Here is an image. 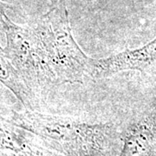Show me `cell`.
Wrapping results in <instances>:
<instances>
[{"label": "cell", "mask_w": 156, "mask_h": 156, "mask_svg": "<svg viewBox=\"0 0 156 156\" xmlns=\"http://www.w3.org/2000/svg\"><path fill=\"white\" fill-rule=\"evenodd\" d=\"M155 139L154 122L146 118L131 125L123 138L120 156H148Z\"/></svg>", "instance_id": "8992f818"}, {"label": "cell", "mask_w": 156, "mask_h": 156, "mask_svg": "<svg viewBox=\"0 0 156 156\" xmlns=\"http://www.w3.org/2000/svg\"><path fill=\"white\" fill-rule=\"evenodd\" d=\"M7 8V5H6L5 3H3L1 0H0V18L1 17L3 16V14H5V9Z\"/></svg>", "instance_id": "ba28073f"}, {"label": "cell", "mask_w": 156, "mask_h": 156, "mask_svg": "<svg viewBox=\"0 0 156 156\" xmlns=\"http://www.w3.org/2000/svg\"><path fill=\"white\" fill-rule=\"evenodd\" d=\"M0 156H49L5 117H0Z\"/></svg>", "instance_id": "5b68a950"}, {"label": "cell", "mask_w": 156, "mask_h": 156, "mask_svg": "<svg viewBox=\"0 0 156 156\" xmlns=\"http://www.w3.org/2000/svg\"><path fill=\"white\" fill-rule=\"evenodd\" d=\"M35 30L56 79L82 83L89 75L92 58L85 55L73 37L65 0L45 14Z\"/></svg>", "instance_id": "7a4b0ae2"}, {"label": "cell", "mask_w": 156, "mask_h": 156, "mask_svg": "<svg viewBox=\"0 0 156 156\" xmlns=\"http://www.w3.org/2000/svg\"><path fill=\"white\" fill-rule=\"evenodd\" d=\"M0 83L11 90L26 108L32 107L31 91L15 70L0 45Z\"/></svg>", "instance_id": "52a82bcc"}, {"label": "cell", "mask_w": 156, "mask_h": 156, "mask_svg": "<svg viewBox=\"0 0 156 156\" xmlns=\"http://www.w3.org/2000/svg\"><path fill=\"white\" fill-rule=\"evenodd\" d=\"M6 36V57L29 89L43 87L56 80L35 28L19 25L5 13L1 19Z\"/></svg>", "instance_id": "3957f363"}, {"label": "cell", "mask_w": 156, "mask_h": 156, "mask_svg": "<svg viewBox=\"0 0 156 156\" xmlns=\"http://www.w3.org/2000/svg\"><path fill=\"white\" fill-rule=\"evenodd\" d=\"M6 119L18 128L50 141L69 156L100 155L109 143L111 129L108 124L83 123L30 110L13 112Z\"/></svg>", "instance_id": "6da1fadb"}, {"label": "cell", "mask_w": 156, "mask_h": 156, "mask_svg": "<svg viewBox=\"0 0 156 156\" xmlns=\"http://www.w3.org/2000/svg\"><path fill=\"white\" fill-rule=\"evenodd\" d=\"M125 70L156 74V37L139 49L125 50L102 59H91L89 75L103 78Z\"/></svg>", "instance_id": "277c9868"}]
</instances>
